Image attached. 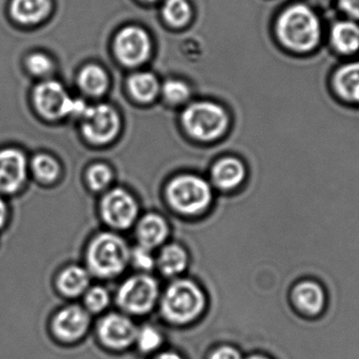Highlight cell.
<instances>
[{
    "label": "cell",
    "mask_w": 359,
    "mask_h": 359,
    "mask_svg": "<svg viewBox=\"0 0 359 359\" xmlns=\"http://www.w3.org/2000/svg\"><path fill=\"white\" fill-rule=\"evenodd\" d=\"M130 259L139 269L151 270L155 265V259L151 250L142 246L138 247L130 253Z\"/></svg>",
    "instance_id": "4dcf8cb0"
},
{
    "label": "cell",
    "mask_w": 359,
    "mask_h": 359,
    "mask_svg": "<svg viewBox=\"0 0 359 359\" xmlns=\"http://www.w3.org/2000/svg\"><path fill=\"white\" fill-rule=\"evenodd\" d=\"M90 285V276L80 267L67 268L59 276L58 288L65 296L75 297L82 294Z\"/></svg>",
    "instance_id": "7402d4cb"
},
{
    "label": "cell",
    "mask_w": 359,
    "mask_h": 359,
    "mask_svg": "<svg viewBox=\"0 0 359 359\" xmlns=\"http://www.w3.org/2000/svg\"><path fill=\"white\" fill-rule=\"evenodd\" d=\"M137 330L132 320L119 314H111L99 324L101 341L113 349H124L136 341Z\"/></svg>",
    "instance_id": "4fadbf2b"
},
{
    "label": "cell",
    "mask_w": 359,
    "mask_h": 359,
    "mask_svg": "<svg viewBox=\"0 0 359 359\" xmlns=\"http://www.w3.org/2000/svg\"><path fill=\"white\" fill-rule=\"evenodd\" d=\"M293 308L308 318H320L327 307V293L324 287L314 280H299L290 291Z\"/></svg>",
    "instance_id": "8fae6325"
},
{
    "label": "cell",
    "mask_w": 359,
    "mask_h": 359,
    "mask_svg": "<svg viewBox=\"0 0 359 359\" xmlns=\"http://www.w3.org/2000/svg\"><path fill=\"white\" fill-rule=\"evenodd\" d=\"M33 103L42 117L56 120L67 115H81L86 105L79 99H72L62 84L54 80L41 82L33 92Z\"/></svg>",
    "instance_id": "5b68a950"
},
{
    "label": "cell",
    "mask_w": 359,
    "mask_h": 359,
    "mask_svg": "<svg viewBox=\"0 0 359 359\" xmlns=\"http://www.w3.org/2000/svg\"><path fill=\"white\" fill-rule=\"evenodd\" d=\"M103 219L116 229L130 227L138 214V207L132 195L121 189L109 192L101 202Z\"/></svg>",
    "instance_id": "7c38bea8"
},
{
    "label": "cell",
    "mask_w": 359,
    "mask_h": 359,
    "mask_svg": "<svg viewBox=\"0 0 359 359\" xmlns=\"http://www.w3.org/2000/svg\"><path fill=\"white\" fill-rule=\"evenodd\" d=\"M109 295L105 289L95 287L90 289L86 295V303L90 311L98 313L109 306Z\"/></svg>",
    "instance_id": "f546056e"
},
{
    "label": "cell",
    "mask_w": 359,
    "mask_h": 359,
    "mask_svg": "<svg viewBox=\"0 0 359 359\" xmlns=\"http://www.w3.org/2000/svg\"><path fill=\"white\" fill-rule=\"evenodd\" d=\"M159 296L157 282L149 275L133 276L118 291V305L133 314L151 311Z\"/></svg>",
    "instance_id": "52a82bcc"
},
{
    "label": "cell",
    "mask_w": 359,
    "mask_h": 359,
    "mask_svg": "<svg viewBox=\"0 0 359 359\" xmlns=\"http://www.w3.org/2000/svg\"><path fill=\"white\" fill-rule=\"evenodd\" d=\"M210 359H242V356L234 348L223 346L211 354Z\"/></svg>",
    "instance_id": "d6a6232c"
},
{
    "label": "cell",
    "mask_w": 359,
    "mask_h": 359,
    "mask_svg": "<svg viewBox=\"0 0 359 359\" xmlns=\"http://www.w3.org/2000/svg\"><path fill=\"white\" fill-rule=\"evenodd\" d=\"M276 34L280 46L295 55L307 56L318 50L325 30L318 10L308 2L289 4L278 16Z\"/></svg>",
    "instance_id": "6da1fadb"
},
{
    "label": "cell",
    "mask_w": 359,
    "mask_h": 359,
    "mask_svg": "<svg viewBox=\"0 0 359 359\" xmlns=\"http://www.w3.org/2000/svg\"><path fill=\"white\" fill-rule=\"evenodd\" d=\"M109 76L99 65H86L78 75L80 89L90 96L98 97L104 94L109 88Z\"/></svg>",
    "instance_id": "ffe728a7"
},
{
    "label": "cell",
    "mask_w": 359,
    "mask_h": 359,
    "mask_svg": "<svg viewBox=\"0 0 359 359\" xmlns=\"http://www.w3.org/2000/svg\"><path fill=\"white\" fill-rule=\"evenodd\" d=\"M32 166L36 177L46 183L56 181L60 173V167L57 160L46 154L36 156Z\"/></svg>",
    "instance_id": "d4e9b609"
},
{
    "label": "cell",
    "mask_w": 359,
    "mask_h": 359,
    "mask_svg": "<svg viewBox=\"0 0 359 359\" xmlns=\"http://www.w3.org/2000/svg\"><path fill=\"white\" fill-rule=\"evenodd\" d=\"M136 341L141 351L149 353L160 347L162 344V337L159 331L156 330L153 327H143L137 332Z\"/></svg>",
    "instance_id": "4316f807"
},
{
    "label": "cell",
    "mask_w": 359,
    "mask_h": 359,
    "mask_svg": "<svg viewBox=\"0 0 359 359\" xmlns=\"http://www.w3.org/2000/svg\"><path fill=\"white\" fill-rule=\"evenodd\" d=\"M244 178V164L236 158H224L213 167V181L221 189H233L242 183Z\"/></svg>",
    "instance_id": "d6986e66"
},
{
    "label": "cell",
    "mask_w": 359,
    "mask_h": 359,
    "mask_svg": "<svg viewBox=\"0 0 359 359\" xmlns=\"http://www.w3.org/2000/svg\"><path fill=\"white\" fill-rule=\"evenodd\" d=\"M329 90L339 103L359 107V59H349L329 75Z\"/></svg>",
    "instance_id": "30bf717a"
},
{
    "label": "cell",
    "mask_w": 359,
    "mask_h": 359,
    "mask_svg": "<svg viewBox=\"0 0 359 359\" xmlns=\"http://www.w3.org/2000/svg\"><path fill=\"white\" fill-rule=\"evenodd\" d=\"M182 122L190 136L201 141H211L225 133L229 120L225 110L217 103L198 101L188 105Z\"/></svg>",
    "instance_id": "3957f363"
},
{
    "label": "cell",
    "mask_w": 359,
    "mask_h": 359,
    "mask_svg": "<svg viewBox=\"0 0 359 359\" xmlns=\"http://www.w3.org/2000/svg\"><path fill=\"white\" fill-rule=\"evenodd\" d=\"M25 65L29 73L38 77L50 75L54 70L52 59L42 53H33L29 55L25 61Z\"/></svg>",
    "instance_id": "83f0119b"
},
{
    "label": "cell",
    "mask_w": 359,
    "mask_h": 359,
    "mask_svg": "<svg viewBox=\"0 0 359 359\" xmlns=\"http://www.w3.org/2000/svg\"><path fill=\"white\" fill-rule=\"evenodd\" d=\"M333 1L337 2V0H309L308 4L318 11L320 8H328Z\"/></svg>",
    "instance_id": "836d02e7"
},
{
    "label": "cell",
    "mask_w": 359,
    "mask_h": 359,
    "mask_svg": "<svg viewBox=\"0 0 359 359\" xmlns=\"http://www.w3.org/2000/svg\"><path fill=\"white\" fill-rule=\"evenodd\" d=\"M81 130L86 141L95 145H104L114 141L120 130V118L111 105L86 107L81 115Z\"/></svg>",
    "instance_id": "ba28073f"
},
{
    "label": "cell",
    "mask_w": 359,
    "mask_h": 359,
    "mask_svg": "<svg viewBox=\"0 0 359 359\" xmlns=\"http://www.w3.org/2000/svg\"><path fill=\"white\" fill-rule=\"evenodd\" d=\"M115 52L118 59L128 67H137L149 59L151 41L149 34L139 27H124L115 40Z\"/></svg>",
    "instance_id": "9c48e42d"
},
{
    "label": "cell",
    "mask_w": 359,
    "mask_h": 359,
    "mask_svg": "<svg viewBox=\"0 0 359 359\" xmlns=\"http://www.w3.org/2000/svg\"><path fill=\"white\" fill-rule=\"evenodd\" d=\"M204 305V294L196 284L189 280H178L165 291L162 311L170 322L185 324L198 318Z\"/></svg>",
    "instance_id": "277c9868"
},
{
    "label": "cell",
    "mask_w": 359,
    "mask_h": 359,
    "mask_svg": "<svg viewBox=\"0 0 359 359\" xmlns=\"http://www.w3.org/2000/svg\"><path fill=\"white\" fill-rule=\"evenodd\" d=\"M111 181V171L104 164H96L88 172V183L95 191H101L109 185Z\"/></svg>",
    "instance_id": "f1b7e54d"
},
{
    "label": "cell",
    "mask_w": 359,
    "mask_h": 359,
    "mask_svg": "<svg viewBox=\"0 0 359 359\" xmlns=\"http://www.w3.org/2000/svg\"><path fill=\"white\" fill-rule=\"evenodd\" d=\"M90 318L80 307L72 306L61 310L53 322V330L57 337L65 341L80 339L88 330Z\"/></svg>",
    "instance_id": "2e32d148"
},
{
    "label": "cell",
    "mask_w": 359,
    "mask_h": 359,
    "mask_svg": "<svg viewBox=\"0 0 359 359\" xmlns=\"http://www.w3.org/2000/svg\"><path fill=\"white\" fill-rule=\"evenodd\" d=\"M27 177V159L22 152L15 149L0 151V192L12 194L18 191Z\"/></svg>",
    "instance_id": "9a60e30c"
},
{
    "label": "cell",
    "mask_w": 359,
    "mask_h": 359,
    "mask_svg": "<svg viewBox=\"0 0 359 359\" xmlns=\"http://www.w3.org/2000/svg\"><path fill=\"white\" fill-rule=\"evenodd\" d=\"M155 359H183L181 356L178 355L174 352H164V353L160 354Z\"/></svg>",
    "instance_id": "d590c367"
},
{
    "label": "cell",
    "mask_w": 359,
    "mask_h": 359,
    "mask_svg": "<svg viewBox=\"0 0 359 359\" xmlns=\"http://www.w3.org/2000/svg\"><path fill=\"white\" fill-rule=\"evenodd\" d=\"M158 265L165 275H178L187 266V254L178 244H170L162 250Z\"/></svg>",
    "instance_id": "603a6c76"
},
{
    "label": "cell",
    "mask_w": 359,
    "mask_h": 359,
    "mask_svg": "<svg viewBox=\"0 0 359 359\" xmlns=\"http://www.w3.org/2000/svg\"><path fill=\"white\" fill-rule=\"evenodd\" d=\"M6 214H8V211H6V204H4V200L0 198V228L6 223Z\"/></svg>",
    "instance_id": "e575fe53"
},
{
    "label": "cell",
    "mask_w": 359,
    "mask_h": 359,
    "mask_svg": "<svg viewBox=\"0 0 359 359\" xmlns=\"http://www.w3.org/2000/svg\"><path fill=\"white\" fill-rule=\"evenodd\" d=\"M168 197L172 208L185 214L202 212L210 204L211 190L204 179L183 175L170 181Z\"/></svg>",
    "instance_id": "8992f818"
},
{
    "label": "cell",
    "mask_w": 359,
    "mask_h": 359,
    "mask_svg": "<svg viewBox=\"0 0 359 359\" xmlns=\"http://www.w3.org/2000/svg\"><path fill=\"white\" fill-rule=\"evenodd\" d=\"M128 88L137 100L149 103L157 97L160 86L157 78L149 72H139L128 78Z\"/></svg>",
    "instance_id": "44dd1931"
},
{
    "label": "cell",
    "mask_w": 359,
    "mask_h": 359,
    "mask_svg": "<svg viewBox=\"0 0 359 359\" xmlns=\"http://www.w3.org/2000/svg\"><path fill=\"white\" fill-rule=\"evenodd\" d=\"M52 11L50 0H12L10 13L16 22L25 25H37Z\"/></svg>",
    "instance_id": "e0dca14e"
},
{
    "label": "cell",
    "mask_w": 359,
    "mask_h": 359,
    "mask_svg": "<svg viewBox=\"0 0 359 359\" xmlns=\"http://www.w3.org/2000/svg\"><path fill=\"white\" fill-rule=\"evenodd\" d=\"M247 359H271V358H267V356H265V355H253V356H250V358H248Z\"/></svg>",
    "instance_id": "8d00e7d4"
},
{
    "label": "cell",
    "mask_w": 359,
    "mask_h": 359,
    "mask_svg": "<svg viewBox=\"0 0 359 359\" xmlns=\"http://www.w3.org/2000/svg\"><path fill=\"white\" fill-rule=\"evenodd\" d=\"M162 93L166 100L172 105L186 103L190 97L189 86L181 80H168L162 86Z\"/></svg>",
    "instance_id": "484cf974"
},
{
    "label": "cell",
    "mask_w": 359,
    "mask_h": 359,
    "mask_svg": "<svg viewBox=\"0 0 359 359\" xmlns=\"http://www.w3.org/2000/svg\"><path fill=\"white\" fill-rule=\"evenodd\" d=\"M147 1H156V0H147Z\"/></svg>",
    "instance_id": "74e56055"
},
{
    "label": "cell",
    "mask_w": 359,
    "mask_h": 359,
    "mask_svg": "<svg viewBox=\"0 0 359 359\" xmlns=\"http://www.w3.org/2000/svg\"><path fill=\"white\" fill-rule=\"evenodd\" d=\"M335 4L339 11L345 15L346 18L359 22V0H337Z\"/></svg>",
    "instance_id": "1f68e13d"
},
{
    "label": "cell",
    "mask_w": 359,
    "mask_h": 359,
    "mask_svg": "<svg viewBox=\"0 0 359 359\" xmlns=\"http://www.w3.org/2000/svg\"><path fill=\"white\" fill-rule=\"evenodd\" d=\"M162 12L165 20L174 27H183L191 17V8L187 0H166Z\"/></svg>",
    "instance_id": "cb8c5ba5"
},
{
    "label": "cell",
    "mask_w": 359,
    "mask_h": 359,
    "mask_svg": "<svg viewBox=\"0 0 359 359\" xmlns=\"http://www.w3.org/2000/svg\"><path fill=\"white\" fill-rule=\"evenodd\" d=\"M331 50L341 57L353 58L359 53V22L349 18L339 19L328 32Z\"/></svg>",
    "instance_id": "5bb4252c"
},
{
    "label": "cell",
    "mask_w": 359,
    "mask_h": 359,
    "mask_svg": "<svg viewBox=\"0 0 359 359\" xmlns=\"http://www.w3.org/2000/svg\"><path fill=\"white\" fill-rule=\"evenodd\" d=\"M130 253L126 242L115 234L97 236L88 251V263L93 273L100 278L117 276L126 269Z\"/></svg>",
    "instance_id": "7a4b0ae2"
},
{
    "label": "cell",
    "mask_w": 359,
    "mask_h": 359,
    "mask_svg": "<svg viewBox=\"0 0 359 359\" xmlns=\"http://www.w3.org/2000/svg\"><path fill=\"white\" fill-rule=\"evenodd\" d=\"M137 233L141 246L151 250L160 246L168 237V223L158 215L149 214L141 219Z\"/></svg>",
    "instance_id": "ac0fdd59"
}]
</instances>
